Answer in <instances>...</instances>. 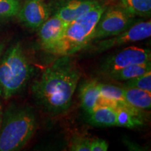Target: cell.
<instances>
[{"label":"cell","mask_w":151,"mask_h":151,"mask_svg":"<svg viewBox=\"0 0 151 151\" xmlns=\"http://www.w3.org/2000/svg\"><path fill=\"white\" fill-rule=\"evenodd\" d=\"M79 92L81 105L88 113H91L101 104L99 83L97 81L90 80L84 82L81 86Z\"/></svg>","instance_id":"8fae6325"},{"label":"cell","mask_w":151,"mask_h":151,"mask_svg":"<svg viewBox=\"0 0 151 151\" xmlns=\"http://www.w3.org/2000/svg\"><path fill=\"white\" fill-rule=\"evenodd\" d=\"M91 139L83 136L74 135L71 138L69 145L71 151H90Z\"/></svg>","instance_id":"d6986e66"},{"label":"cell","mask_w":151,"mask_h":151,"mask_svg":"<svg viewBox=\"0 0 151 151\" xmlns=\"http://www.w3.org/2000/svg\"><path fill=\"white\" fill-rule=\"evenodd\" d=\"M88 115V122L92 125L102 127L116 126L117 110L110 106L100 105Z\"/></svg>","instance_id":"7c38bea8"},{"label":"cell","mask_w":151,"mask_h":151,"mask_svg":"<svg viewBox=\"0 0 151 151\" xmlns=\"http://www.w3.org/2000/svg\"><path fill=\"white\" fill-rule=\"evenodd\" d=\"M150 57L151 53L149 49L137 46L127 47L117 54L109 57L103 63L101 69L106 74L127 66L150 62Z\"/></svg>","instance_id":"52a82bcc"},{"label":"cell","mask_w":151,"mask_h":151,"mask_svg":"<svg viewBox=\"0 0 151 151\" xmlns=\"http://www.w3.org/2000/svg\"><path fill=\"white\" fill-rule=\"evenodd\" d=\"M81 71L69 55L59 56L35 81L32 92L37 103L52 116L70 108Z\"/></svg>","instance_id":"6da1fadb"},{"label":"cell","mask_w":151,"mask_h":151,"mask_svg":"<svg viewBox=\"0 0 151 151\" xmlns=\"http://www.w3.org/2000/svg\"><path fill=\"white\" fill-rule=\"evenodd\" d=\"M151 69L150 62L139 65H132L122 69L106 73L109 77L113 80L118 81H126L141 76Z\"/></svg>","instance_id":"5bb4252c"},{"label":"cell","mask_w":151,"mask_h":151,"mask_svg":"<svg viewBox=\"0 0 151 151\" xmlns=\"http://www.w3.org/2000/svg\"><path fill=\"white\" fill-rule=\"evenodd\" d=\"M90 151H106L109 144L101 139H94L90 141Z\"/></svg>","instance_id":"ffe728a7"},{"label":"cell","mask_w":151,"mask_h":151,"mask_svg":"<svg viewBox=\"0 0 151 151\" xmlns=\"http://www.w3.org/2000/svg\"><path fill=\"white\" fill-rule=\"evenodd\" d=\"M4 48V44L1 41H0V57H1V55H2Z\"/></svg>","instance_id":"7402d4cb"},{"label":"cell","mask_w":151,"mask_h":151,"mask_svg":"<svg viewBox=\"0 0 151 151\" xmlns=\"http://www.w3.org/2000/svg\"><path fill=\"white\" fill-rule=\"evenodd\" d=\"M136 18L121 4L106 7L96 26L90 43L122 32L138 21Z\"/></svg>","instance_id":"5b68a950"},{"label":"cell","mask_w":151,"mask_h":151,"mask_svg":"<svg viewBox=\"0 0 151 151\" xmlns=\"http://www.w3.org/2000/svg\"><path fill=\"white\" fill-rule=\"evenodd\" d=\"M116 126L121 127L134 129L144 124L143 118L123 109H116Z\"/></svg>","instance_id":"2e32d148"},{"label":"cell","mask_w":151,"mask_h":151,"mask_svg":"<svg viewBox=\"0 0 151 151\" xmlns=\"http://www.w3.org/2000/svg\"><path fill=\"white\" fill-rule=\"evenodd\" d=\"M2 115H3V107H2V104H1V101H0V124H1V119H2Z\"/></svg>","instance_id":"44dd1931"},{"label":"cell","mask_w":151,"mask_h":151,"mask_svg":"<svg viewBox=\"0 0 151 151\" xmlns=\"http://www.w3.org/2000/svg\"><path fill=\"white\" fill-rule=\"evenodd\" d=\"M68 23L55 14L49 17L39 28V37L43 50L51 46L59 39Z\"/></svg>","instance_id":"9c48e42d"},{"label":"cell","mask_w":151,"mask_h":151,"mask_svg":"<svg viewBox=\"0 0 151 151\" xmlns=\"http://www.w3.org/2000/svg\"><path fill=\"white\" fill-rule=\"evenodd\" d=\"M97 0H69L57 11L55 15L69 23L99 5Z\"/></svg>","instance_id":"30bf717a"},{"label":"cell","mask_w":151,"mask_h":151,"mask_svg":"<svg viewBox=\"0 0 151 151\" xmlns=\"http://www.w3.org/2000/svg\"><path fill=\"white\" fill-rule=\"evenodd\" d=\"M124 99L130 106L141 111L151 108V92L135 88H122Z\"/></svg>","instance_id":"4fadbf2b"},{"label":"cell","mask_w":151,"mask_h":151,"mask_svg":"<svg viewBox=\"0 0 151 151\" xmlns=\"http://www.w3.org/2000/svg\"><path fill=\"white\" fill-rule=\"evenodd\" d=\"M151 35V21L138 20L122 32L113 37L94 41L88 45L91 53L99 54L113 48L148 39Z\"/></svg>","instance_id":"8992f818"},{"label":"cell","mask_w":151,"mask_h":151,"mask_svg":"<svg viewBox=\"0 0 151 151\" xmlns=\"http://www.w3.org/2000/svg\"><path fill=\"white\" fill-rule=\"evenodd\" d=\"M20 6L19 0H0V19L17 16Z\"/></svg>","instance_id":"e0dca14e"},{"label":"cell","mask_w":151,"mask_h":151,"mask_svg":"<svg viewBox=\"0 0 151 151\" xmlns=\"http://www.w3.org/2000/svg\"><path fill=\"white\" fill-rule=\"evenodd\" d=\"M124 87L139 88L151 92V70L136 78L126 81Z\"/></svg>","instance_id":"ac0fdd59"},{"label":"cell","mask_w":151,"mask_h":151,"mask_svg":"<svg viewBox=\"0 0 151 151\" xmlns=\"http://www.w3.org/2000/svg\"><path fill=\"white\" fill-rule=\"evenodd\" d=\"M106 8L104 4L100 3L82 16L68 23L59 39L45 50L55 55L71 56L86 48L91 42L92 36Z\"/></svg>","instance_id":"3957f363"},{"label":"cell","mask_w":151,"mask_h":151,"mask_svg":"<svg viewBox=\"0 0 151 151\" xmlns=\"http://www.w3.org/2000/svg\"><path fill=\"white\" fill-rule=\"evenodd\" d=\"M37 129V118L29 106L11 105L3 111L0 151H17L25 146Z\"/></svg>","instance_id":"7a4b0ae2"},{"label":"cell","mask_w":151,"mask_h":151,"mask_svg":"<svg viewBox=\"0 0 151 151\" xmlns=\"http://www.w3.org/2000/svg\"><path fill=\"white\" fill-rule=\"evenodd\" d=\"M32 66L20 43L0 57V97L8 99L20 92L31 77Z\"/></svg>","instance_id":"277c9868"},{"label":"cell","mask_w":151,"mask_h":151,"mask_svg":"<svg viewBox=\"0 0 151 151\" xmlns=\"http://www.w3.org/2000/svg\"><path fill=\"white\" fill-rule=\"evenodd\" d=\"M121 4L130 14L137 17H150L151 0H120Z\"/></svg>","instance_id":"9a60e30c"},{"label":"cell","mask_w":151,"mask_h":151,"mask_svg":"<svg viewBox=\"0 0 151 151\" xmlns=\"http://www.w3.org/2000/svg\"><path fill=\"white\" fill-rule=\"evenodd\" d=\"M50 14L44 0H25L17 16L26 27L37 29L50 17Z\"/></svg>","instance_id":"ba28073f"}]
</instances>
